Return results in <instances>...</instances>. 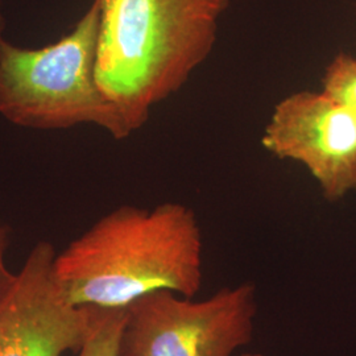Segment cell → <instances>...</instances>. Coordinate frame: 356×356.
Masks as SVG:
<instances>
[{"label": "cell", "mask_w": 356, "mask_h": 356, "mask_svg": "<svg viewBox=\"0 0 356 356\" xmlns=\"http://www.w3.org/2000/svg\"><path fill=\"white\" fill-rule=\"evenodd\" d=\"M56 248L38 242L0 304V356H69L88 341L102 307L73 305L54 275Z\"/></svg>", "instance_id": "obj_5"}, {"label": "cell", "mask_w": 356, "mask_h": 356, "mask_svg": "<svg viewBox=\"0 0 356 356\" xmlns=\"http://www.w3.org/2000/svg\"><path fill=\"white\" fill-rule=\"evenodd\" d=\"M322 91L356 115V57L337 54L325 69Z\"/></svg>", "instance_id": "obj_7"}, {"label": "cell", "mask_w": 356, "mask_h": 356, "mask_svg": "<svg viewBox=\"0 0 356 356\" xmlns=\"http://www.w3.org/2000/svg\"><path fill=\"white\" fill-rule=\"evenodd\" d=\"M4 28H6V19H4V15H3V1L0 0V38H4L3 36Z\"/></svg>", "instance_id": "obj_10"}, {"label": "cell", "mask_w": 356, "mask_h": 356, "mask_svg": "<svg viewBox=\"0 0 356 356\" xmlns=\"http://www.w3.org/2000/svg\"><path fill=\"white\" fill-rule=\"evenodd\" d=\"M124 319L126 307L102 309L88 341L76 356H118Z\"/></svg>", "instance_id": "obj_8"}, {"label": "cell", "mask_w": 356, "mask_h": 356, "mask_svg": "<svg viewBox=\"0 0 356 356\" xmlns=\"http://www.w3.org/2000/svg\"><path fill=\"white\" fill-rule=\"evenodd\" d=\"M239 356H266L264 354H260V353H244L242 355Z\"/></svg>", "instance_id": "obj_11"}, {"label": "cell", "mask_w": 356, "mask_h": 356, "mask_svg": "<svg viewBox=\"0 0 356 356\" xmlns=\"http://www.w3.org/2000/svg\"><path fill=\"white\" fill-rule=\"evenodd\" d=\"M261 145L280 160L305 166L330 202L356 191V115L322 90H301L281 99Z\"/></svg>", "instance_id": "obj_6"}, {"label": "cell", "mask_w": 356, "mask_h": 356, "mask_svg": "<svg viewBox=\"0 0 356 356\" xmlns=\"http://www.w3.org/2000/svg\"><path fill=\"white\" fill-rule=\"evenodd\" d=\"M256 316L251 282L200 301L154 291L126 307L118 356H234L252 341Z\"/></svg>", "instance_id": "obj_4"}, {"label": "cell", "mask_w": 356, "mask_h": 356, "mask_svg": "<svg viewBox=\"0 0 356 356\" xmlns=\"http://www.w3.org/2000/svg\"><path fill=\"white\" fill-rule=\"evenodd\" d=\"M99 6L94 0L74 29L29 49L0 38V115L17 127L66 129L91 124L116 140L132 131L97 81Z\"/></svg>", "instance_id": "obj_3"}, {"label": "cell", "mask_w": 356, "mask_h": 356, "mask_svg": "<svg viewBox=\"0 0 356 356\" xmlns=\"http://www.w3.org/2000/svg\"><path fill=\"white\" fill-rule=\"evenodd\" d=\"M97 1V81L135 132L214 51L229 0Z\"/></svg>", "instance_id": "obj_2"}, {"label": "cell", "mask_w": 356, "mask_h": 356, "mask_svg": "<svg viewBox=\"0 0 356 356\" xmlns=\"http://www.w3.org/2000/svg\"><path fill=\"white\" fill-rule=\"evenodd\" d=\"M54 275L76 306L120 309L161 289L195 297L204 284L202 231L186 204L119 206L57 254Z\"/></svg>", "instance_id": "obj_1"}, {"label": "cell", "mask_w": 356, "mask_h": 356, "mask_svg": "<svg viewBox=\"0 0 356 356\" xmlns=\"http://www.w3.org/2000/svg\"><path fill=\"white\" fill-rule=\"evenodd\" d=\"M10 245V227L0 220V304L13 288L16 273H13L6 264V252Z\"/></svg>", "instance_id": "obj_9"}]
</instances>
